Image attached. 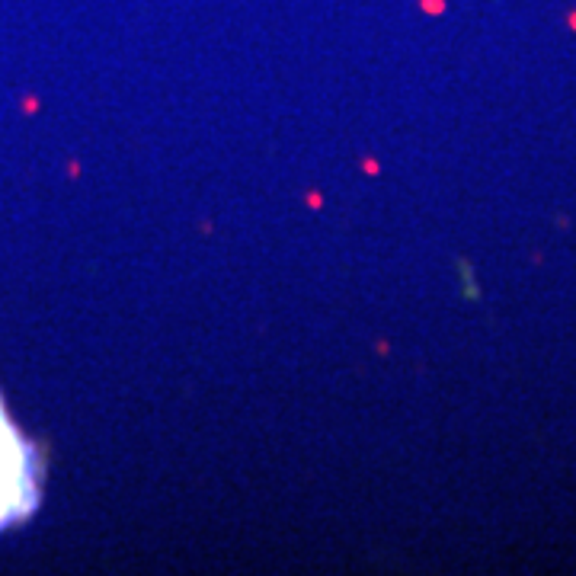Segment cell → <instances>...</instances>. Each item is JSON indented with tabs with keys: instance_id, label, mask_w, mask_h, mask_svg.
I'll use <instances>...</instances> for the list:
<instances>
[{
	"instance_id": "obj_1",
	"label": "cell",
	"mask_w": 576,
	"mask_h": 576,
	"mask_svg": "<svg viewBox=\"0 0 576 576\" xmlns=\"http://www.w3.org/2000/svg\"><path fill=\"white\" fill-rule=\"evenodd\" d=\"M32 461L26 458V445L0 410V528L32 506Z\"/></svg>"
}]
</instances>
